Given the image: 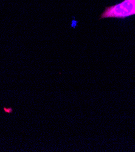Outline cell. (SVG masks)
<instances>
[{
	"label": "cell",
	"instance_id": "obj_1",
	"mask_svg": "<svg viewBox=\"0 0 135 152\" xmlns=\"http://www.w3.org/2000/svg\"><path fill=\"white\" fill-rule=\"evenodd\" d=\"M133 15H135V3L133 0H124L121 3L107 7L100 18H124Z\"/></svg>",
	"mask_w": 135,
	"mask_h": 152
},
{
	"label": "cell",
	"instance_id": "obj_2",
	"mask_svg": "<svg viewBox=\"0 0 135 152\" xmlns=\"http://www.w3.org/2000/svg\"><path fill=\"white\" fill-rule=\"evenodd\" d=\"M3 110L4 111L5 113H12L13 111V109L12 107H3Z\"/></svg>",
	"mask_w": 135,
	"mask_h": 152
},
{
	"label": "cell",
	"instance_id": "obj_3",
	"mask_svg": "<svg viewBox=\"0 0 135 152\" xmlns=\"http://www.w3.org/2000/svg\"><path fill=\"white\" fill-rule=\"evenodd\" d=\"M133 1L134 3H135V0H133Z\"/></svg>",
	"mask_w": 135,
	"mask_h": 152
}]
</instances>
